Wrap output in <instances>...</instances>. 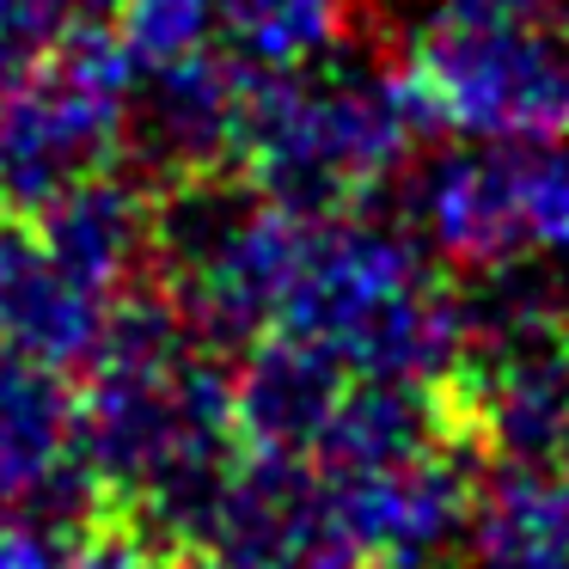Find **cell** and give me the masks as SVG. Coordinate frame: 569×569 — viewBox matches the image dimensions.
<instances>
[{"instance_id": "obj_1", "label": "cell", "mask_w": 569, "mask_h": 569, "mask_svg": "<svg viewBox=\"0 0 569 569\" xmlns=\"http://www.w3.org/2000/svg\"><path fill=\"white\" fill-rule=\"evenodd\" d=\"M80 453L104 520L160 551H209L214 508L233 478V361L209 349L160 288L117 300L80 368Z\"/></svg>"}, {"instance_id": "obj_2", "label": "cell", "mask_w": 569, "mask_h": 569, "mask_svg": "<svg viewBox=\"0 0 569 569\" xmlns=\"http://www.w3.org/2000/svg\"><path fill=\"white\" fill-rule=\"evenodd\" d=\"M429 136L435 117L405 62L349 38L319 62L258 74L233 172L282 209L337 214L373 202L386 184H405Z\"/></svg>"}, {"instance_id": "obj_3", "label": "cell", "mask_w": 569, "mask_h": 569, "mask_svg": "<svg viewBox=\"0 0 569 569\" xmlns=\"http://www.w3.org/2000/svg\"><path fill=\"white\" fill-rule=\"evenodd\" d=\"M276 331L307 337L368 380L447 386L466 356V288H453L447 258L410 227V214L386 221L373 202L307 214Z\"/></svg>"}, {"instance_id": "obj_4", "label": "cell", "mask_w": 569, "mask_h": 569, "mask_svg": "<svg viewBox=\"0 0 569 569\" xmlns=\"http://www.w3.org/2000/svg\"><path fill=\"white\" fill-rule=\"evenodd\" d=\"M307 214L282 209L239 172H197L153 184V263L148 282L172 312L239 361L258 337L282 325L295 288Z\"/></svg>"}, {"instance_id": "obj_5", "label": "cell", "mask_w": 569, "mask_h": 569, "mask_svg": "<svg viewBox=\"0 0 569 569\" xmlns=\"http://www.w3.org/2000/svg\"><path fill=\"white\" fill-rule=\"evenodd\" d=\"M405 74L441 136L569 141V0H429Z\"/></svg>"}, {"instance_id": "obj_6", "label": "cell", "mask_w": 569, "mask_h": 569, "mask_svg": "<svg viewBox=\"0 0 569 569\" xmlns=\"http://www.w3.org/2000/svg\"><path fill=\"white\" fill-rule=\"evenodd\" d=\"M405 214L447 270H515L569 251V148L453 136L405 172Z\"/></svg>"}, {"instance_id": "obj_7", "label": "cell", "mask_w": 569, "mask_h": 569, "mask_svg": "<svg viewBox=\"0 0 569 569\" xmlns=\"http://www.w3.org/2000/svg\"><path fill=\"white\" fill-rule=\"evenodd\" d=\"M104 166H123V50L111 31L0 80V184L13 214Z\"/></svg>"}, {"instance_id": "obj_8", "label": "cell", "mask_w": 569, "mask_h": 569, "mask_svg": "<svg viewBox=\"0 0 569 569\" xmlns=\"http://www.w3.org/2000/svg\"><path fill=\"white\" fill-rule=\"evenodd\" d=\"M325 478L361 569H441L459 545H471L483 459L466 441H441L368 471L325 466Z\"/></svg>"}, {"instance_id": "obj_9", "label": "cell", "mask_w": 569, "mask_h": 569, "mask_svg": "<svg viewBox=\"0 0 569 569\" xmlns=\"http://www.w3.org/2000/svg\"><path fill=\"white\" fill-rule=\"evenodd\" d=\"M209 551L227 569H361L325 466L251 447L221 490Z\"/></svg>"}, {"instance_id": "obj_10", "label": "cell", "mask_w": 569, "mask_h": 569, "mask_svg": "<svg viewBox=\"0 0 569 569\" xmlns=\"http://www.w3.org/2000/svg\"><path fill=\"white\" fill-rule=\"evenodd\" d=\"M117 295H104L92 276H80L31 214L0 221V349L31 356L43 368L80 373L99 349Z\"/></svg>"}, {"instance_id": "obj_11", "label": "cell", "mask_w": 569, "mask_h": 569, "mask_svg": "<svg viewBox=\"0 0 569 569\" xmlns=\"http://www.w3.org/2000/svg\"><path fill=\"white\" fill-rule=\"evenodd\" d=\"M349 386V368L325 356L307 337L270 331L233 361V417L239 441L251 453H295L312 459L337 398Z\"/></svg>"}, {"instance_id": "obj_12", "label": "cell", "mask_w": 569, "mask_h": 569, "mask_svg": "<svg viewBox=\"0 0 569 569\" xmlns=\"http://www.w3.org/2000/svg\"><path fill=\"white\" fill-rule=\"evenodd\" d=\"M471 569H569V471L483 459Z\"/></svg>"}, {"instance_id": "obj_13", "label": "cell", "mask_w": 569, "mask_h": 569, "mask_svg": "<svg viewBox=\"0 0 569 569\" xmlns=\"http://www.w3.org/2000/svg\"><path fill=\"white\" fill-rule=\"evenodd\" d=\"M361 0H214V43L251 74L319 62L356 38Z\"/></svg>"}, {"instance_id": "obj_14", "label": "cell", "mask_w": 569, "mask_h": 569, "mask_svg": "<svg viewBox=\"0 0 569 569\" xmlns=\"http://www.w3.org/2000/svg\"><path fill=\"white\" fill-rule=\"evenodd\" d=\"M87 532H62L50 520H0V569H74Z\"/></svg>"}, {"instance_id": "obj_15", "label": "cell", "mask_w": 569, "mask_h": 569, "mask_svg": "<svg viewBox=\"0 0 569 569\" xmlns=\"http://www.w3.org/2000/svg\"><path fill=\"white\" fill-rule=\"evenodd\" d=\"M7 214H13V209H7V184H0V221H7Z\"/></svg>"}]
</instances>
